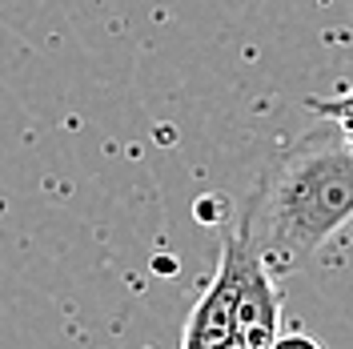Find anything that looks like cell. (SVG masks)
I'll use <instances>...</instances> for the list:
<instances>
[{
    "mask_svg": "<svg viewBox=\"0 0 353 349\" xmlns=\"http://www.w3.org/2000/svg\"><path fill=\"white\" fill-rule=\"evenodd\" d=\"M229 349H245V346H237V341H233V346H229Z\"/></svg>",
    "mask_w": 353,
    "mask_h": 349,
    "instance_id": "cell-6",
    "label": "cell"
},
{
    "mask_svg": "<svg viewBox=\"0 0 353 349\" xmlns=\"http://www.w3.org/2000/svg\"><path fill=\"white\" fill-rule=\"evenodd\" d=\"M309 109L317 112V117H325L330 125H337L353 141V88L345 97H337V101H309Z\"/></svg>",
    "mask_w": 353,
    "mask_h": 349,
    "instance_id": "cell-4",
    "label": "cell"
},
{
    "mask_svg": "<svg viewBox=\"0 0 353 349\" xmlns=\"http://www.w3.org/2000/svg\"><path fill=\"white\" fill-rule=\"evenodd\" d=\"M253 245L245 237L241 221H229L221 233V261L209 289L197 297V306L185 321L181 349H229L237 341V301H241V281L249 265Z\"/></svg>",
    "mask_w": 353,
    "mask_h": 349,
    "instance_id": "cell-2",
    "label": "cell"
},
{
    "mask_svg": "<svg viewBox=\"0 0 353 349\" xmlns=\"http://www.w3.org/2000/svg\"><path fill=\"white\" fill-rule=\"evenodd\" d=\"M237 221L273 277L301 269L353 221V141L337 125L301 137L265 169Z\"/></svg>",
    "mask_w": 353,
    "mask_h": 349,
    "instance_id": "cell-1",
    "label": "cell"
},
{
    "mask_svg": "<svg viewBox=\"0 0 353 349\" xmlns=\"http://www.w3.org/2000/svg\"><path fill=\"white\" fill-rule=\"evenodd\" d=\"M277 337H281V293H277V281H273L269 265L253 249L249 253V265H245L241 301H237V346L269 349Z\"/></svg>",
    "mask_w": 353,
    "mask_h": 349,
    "instance_id": "cell-3",
    "label": "cell"
},
{
    "mask_svg": "<svg viewBox=\"0 0 353 349\" xmlns=\"http://www.w3.org/2000/svg\"><path fill=\"white\" fill-rule=\"evenodd\" d=\"M269 349H321V346H317L309 333H281V337H277Z\"/></svg>",
    "mask_w": 353,
    "mask_h": 349,
    "instance_id": "cell-5",
    "label": "cell"
}]
</instances>
